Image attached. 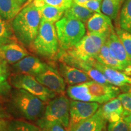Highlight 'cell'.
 Instances as JSON below:
<instances>
[{
	"instance_id": "obj_1",
	"label": "cell",
	"mask_w": 131,
	"mask_h": 131,
	"mask_svg": "<svg viewBox=\"0 0 131 131\" xmlns=\"http://www.w3.org/2000/svg\"><path fill=\"white\" fill-rule=\"evenodd\" d=\"M120 91L119 88L114 85L90 80L79 84L69 86L67 93L73 100L101 104L117 98Z\"/></svg>"
},
{
	"instance_id": "obj_2",
	"label": "cell",
	"mask_w": 131,
	"mask_h": 131,
	"mask_svg": "<svg viewBox=\"0 0 131 131\" xmlns=\"http://www.w3.org/2000/svg\"><path fill=\"white\" fill-rule=\"evenodd\" d=\"M41 20L40 10L33 3L26 6L13 19L12 27L16 38L24 46H32L38 32Z\"/></svg>"
},
{
	"instance_id": "obj_3",
	"label": "cell",
	"mask_w": 131,
	"mask_h": 131,
	"mask_svg": "<svg viewBox=\"0 0 131 131\" xmlns=\"http://www.w3.org/2000/svg\"><path fill=\"white\" fill-rule=\"evenodd\" d=\"M109 33L88 32L74 46L59 52L58 57H64L78 61L88 62L95 60L103 45L106 42Z\"/></svg>"
},
{
	"instance_id": "obj_4",
	"label": "cell",
	"mask_w": 131,
	"mask_h": 131,
	"mask_svg": "<svg viewBox=\"0 0 131 131\" xmlns=\"http://www.w3.org/2000/svg\"><path fill=\"white\" fill-rule=\"evenodd\" d=\"M32 46L36 53L42 57L52 59L58 57L60 46L54 24L41 20L38 32Z\"/></svg>"
},
{
	"instance_id": "obj_5",
	"label": "cell",
	"mask_w": 131,
	"mask_h": 131,
	"mask_svg": "<svg viewBox=\"0 0 131 131\" xmlns=\"http://www.w3.org/2000/svg\"><path fill=\"white\" fill-rule=\"evenodd\" d=\"M59 46L61 50H68L77 44L86 34L83 23L64 16L55 23Z\"/></svg>"
},
{
	"instance_id": "obj_6",
	"label": "cell",
	"mask_w": 131,
	"mask_h": 131,
	"mask_svg": "<svg viewBox=\"0 0 131 131\" xmlns=\"http://www.w3.org/2000/svg\"><path fill=\"white\" fill-rule=\"evenodd\" d=\"M12 103L19 114L29 120L38 119L45 111L44 101L23 89L14 92Z\"/></svg>"
},
{
	"instance_id": "obj_7",
	"label": "cell",
	"mask_w": 131,
	"mask_h": 131,
	"mask_svg": "<svg viewBox=\"0 0 131 131\" xmlns=\"http://www.w3.org/2000/svg\"><path fill=\"white\" fill-rule=\"evenodd\" d=\"M70 101L64 95L52 98L45 110L42 122H59L68 130L69 125Z\"/></svg>"
},
{
	"instance_id": "obj_8",
	"label": "cell",
	"mask_w": 131,
	"mask_h": 131,
	"mask_svg": "<svg viewBox=\"0 0 131 131\" xmlns=\"http://www.w3.org/2000/svg\"><path fill=\"white\" fill-rule=\"evenodd\" d=\"M10 82L16 89H23L43 101L50 100L56 96V93L44 86L32 75L18 73L12 77Z\"/></svg>"
},
{
	"instance_id": "obj_9",
	"label": "cell",
	"mask_w": 131,
	"mask_h": 131,
	"mask_svg": "<svg viewBox=\"0 0 131 131\" xmlns=\"http://www.w3.org/2000/svg\"><path fill=\"white\" fill-rule=\"evenodd\" d=\"M100 105L97 103L72 100L70 102L69 125L68 131L75 126L95 114Z\"/></svg>"
},
{
	"instance_id": "obj_10",
	"label": "cell",
	"mask_w": 131,
	"mask_h": 131,
	"mask_svg": "<svg viewBox=\"0 0 131 131\" xmlns=\"http://www.w3.org/2000/svg\"><path fill=\"white\" fill-rule=\"evenodd\" d=\"M86 63L100 70L111 84L119 88L124 92H126L131 88V76L124 72L108 68L100 63L95 59Z\"/></svg>"
},
{
	"instance_id": "obj_11",
	"label": "cell",
	"mask_w": 131,
	"mask_h": 131,
	"mask_svg": "<svg viewBox=\"0 0 131 131\" xmlns=\"http://www.w3.org/2000/svg\"><path fill=\"white\" fill-rule=\"evenodd\" d=\"M106 42L111 55L123 66L124 72L129 75L131 72V61L114 27L109 32Z\"/></svg>"
},
{
	"instance_id": "obj_12",
	"label": "cell",
	"mask_w": 131,
	"mask_h": 131,
	"mask_svg": "<svg viewBox=\"0 0 131 131\" xmlns=\"http://www.w3.org/2000/svg\"><path fill=\"white\" fill-rule=\"evenodd\" d=\"M41 84L57 94H63L65 91L66 82L58 70L47 65L41 73L35 77Z\"/></svg>"
},
{
	"instance_id": "obj_13",
	"label": "cell",
	"mask_w": 131,
	"mask_h": 131,
	"mask_svg": "<svg viewBox=\"0 0 131 131\" xmlns=\"http://www.w3.org/2000/svg\"><path fill=\"white\" fill-rule=\"evenodd\" d=\"M47 65L37 57L26 56L15 63L13 68L16 73L30 75L35 77L45 69Z\"/></svg>"
},
{
	"instance_id": "obj_14",
	"label": "cell",
	"mask_w": 131,
	"mask_h": 131,
	"mask_svg": "<svg viewBox=\"0 0 131 131\" xmlns=\"http://www.w3.org/2000/svg\"><path fill=\"white\" fill-rule=\"evenodd\" d=\"M28 55V52L23 46L16 41L0 46V57L9 64L17 63Z\"/></svg>"
},
{
	"instance_id": "obj_15",
	"label": "cell",
	"mask_w": 131,
	"mask_h": 131,
	"mask_svg": "<svg viewBox=\"0 0 131 131\" xmlns=\"http://www.w3.org/2000/svg\"><path fill=\"white\" fill-rule=\"evenodd\" d=\"M59 70L66 83L70 86L79 84L92 80L83 70L66 63H60Z\"/></svg>"
},
{
	"instance_id": "obj_16",
	"label": "cell",
	"mask_w": 131,
	"mask_h": 131,
	"mask_svg": "<svg viewBox=\"0 0 131 131\" xmlns=\"http://www.w3.org/2000/svg\"><path fill=\"white\" fill-rule=\"evenodd\" d=\"M86 23L89 32L106 34L113 28L111 19L102 13H94Z\"/></svg>"
},
{
	"instance_id": "obj_17",
	"label": "cell",
	"mask_w": 131,
	"mask_h": 131,
	"mask_svg": "<svg viewBox=\"0 0 131 131\" xmlns=\"http://www.w3.org/2000/svg\"><path fill=\"white\" fill-rule=\"evenodd\" d=\"M103 117L109 123L119 121L123 117L124 109L118 98H115L100 107Z\"/></svg>"
},
{
	"instance_id": "obj_18",
	"label": "cell",
	"mask_w": 131,
	"mask_h": 131,
	"mask_svg": "<svg viewBox=\"0 0 131 131\" xmlns=\"http://www.w3.org/2000/svg\"><path fill=\"white\" fill-rule=\"evenodd\" d=\"M106 123L99 107L94 115L77 124L70 131H101L106 127Z\"/></svg>"
},
{
	"instance_id": "obj_19",
	"label": "cell",
	"mask_w": 131,
	"mask_h": 131,
	"mask_svg": "<svg viewBox=\"0 0 131 131\" xmlns=\"http://www.w3.org/2000/svg\"><path fill=\"white\" fill-rule=\"evenodd\" d=\"M22 4L20 0H0V17L7 21L14 19Z\"/></svg>"
},
{
	"instance_id": "obj_20",
	"label": "cell",
	"mask_w": 131,
	"mask_h": 131,
	"mask_svg": "<svg viewBox=\"0 0 131 131\" xmlns=\"http://www.w3.org/2000/svg\"><path fill=\"white\" fill-rule=\"evenodd\" d=\"M95 59L100 63L106 66L108 68L120 70L124 72V69L123 66L111 55L106 42L101 47L100 50Z\"/></svg>"
},
{
	"instance_id": "obj_21",
	"label": "cell",
	"mask_w": 131,
	"mask_h": 131,
	"mask_svg": "<svg viewBox=\"0 0 131 131\" xmlns=\"http://www.w3.org/2000/svg\"><path fill=\"white\" fill-rule=\"evenodd\" d=\"M94 14L93 11L73 2L71 6L65 10L64 16L77 19L84 23H86Z\"/></svg>"
},
{
	"instance_id": "obj_22",
	"label": "cell",
	"mask_w": 131,
	"mask_h": 131,
	"mask_svg": "<svg viewBox=\"0 0 131 131\" xmlns=\"http://www.w3.org/2000/svg\"><path fill=\"white\" fill-rule=\"evenodd\" d=\"M41 20L54 23L60 20L64 14L65 10L49 5L45 4L40 9Z\"/></svg>"
},
{
	"instance_id": "obj_23",
	"label": "cell",
	"mask_w": 131,
	"mask_h": 131,
	"mask_svg": "<svg viewBox=\"0 0 131 131\" xmlns=\"http://www.w3.org/2000/svg\"><path fill=\"white\" fill-rule=\"evenodd\" d=\"M124 0H103L101 11L111 19H115Z\"/></svg>"
},
{
	"instance_id": "obj_24",
	"label": "cell",
	"mask_w": 131,
	"mask_h": 131,
	"mask_svg": "<svg viewBox=\"0 0 131 131\" xmlns=\"http://www.w3.org/2000/svg\"><path fill=\"white\" fill-rule=\"evenodd\" d=\"M121 29L131 34V0H126L119 18Z\"/></svg>"
},
{
	"instance_id": "obj_25",
	"label": "cell",
	"mask_w": 131,
	"mask_h": 131,
	"mask_svg": "<svg viewBox=\"0 0 131 131\" xmlns=\"http://www.w3.org/2000/svg\"><path fill=\"white\" fill-rule=\"evenodd\" d=\"M12 26L8 23L7 20L0 17V46L9 42L15 41Z\"/></svg>"
},
{
	"instance_id": "obj_26",
	"label": "cell",
	"mask_w": 131,
	"mask_h": 131,
	"mask_svg": "<svg viewBox=\"0 0 131 131\" xmlns=\"http://www.w3.org/2000/svg\"><path fill=\"white\" fill-rule=\"evenodd\" d=\"M7 63L0 57V95L7 94L10 89V86L7 81L9 70Z\"/></svg>"
},
{
	"instance_id": "obj_27",
	"label": "cell",
	"mask_w": 131,
	"mask_h": 131,
	"mask_svg": "<svg viewBox=\"0 0 131 131\" xmlns=\"http://www.w3.org/2000/svg\"><path fill=\"white\" fill-rule=\"evenodd\" d=\"M72 3L73 0H34L33 1V4L38 9L47 4L64 10L69 8Z\"/></svg>"
},
{
	"instance_id": "obj_28",
	"label": "cell",
	"mask_w": 131,
	"mask_h": 131,
	"mask_svg": "<svg viewBox=\"0 0 131 131\" xmlns=\"http://www.w3.org/2000/svg\"><path fill=\"white\" fill-rule=\"evenodd\" d=\"M7 131H40L34 124L21 120H13L8 124Z\"/></svg>"
},
{
	"instance_id": "obj_29",
	"label": "cell",
	"mask_w": 131,
	"mask_h": 131,
	"mask_svg": "<svg viewBox=\"0 0 131 131\" xmlns=\"http://www.w3.org/2000/svg\"><path fill=\"white\" fill-rule=\"evenodd\" d=\"M116 34L122 42L129 59L131 61V34L122 29L117 28Z\"/></svg>"
},
{
	"instance_id": "obj_30",
	"label": "cell",
	"mask_w": 131,
	"mask_h": 131,
	"mask_svg": "<svg viewBox=\"0 0 131 131\" xmlns=\"http://www.w3.org/2000/svg\"><path fill=\"white\" fill-rule=\"evenodd\" d=\"M38 124L44 131H68L59 122H42L39 120Z\"/></svg>"
},
{
	"instance_id": "obj_31",
	"label": "cell",
	"mask_w": 131,
	"mask_h": 131,
	"mask_svg": "<svg viewBox=\"0 0 131 131\" xmlns=\"http://www.w3.org/2000/svg\"><path fill=\"white\" fill-rule=\"evenodd\" d=\"M117 98L120 100L124 109L123 117L131 114V95L127 92L119 94Z\"/></svg>"
},
{
	"instance_id": "obj_32",
	"label": "cell",
	"mask_w": 131,
	"mask_h": 131,
	"mask_svg": "<svg viewBox=\"0 0 131 131\" xmlns=\"http://www.w3.org/2000/svg\"><path fill=\"white\" fill-rule=\"evenodd\" d=\"M107 131H130L128 124L123 118L114 123H109Z\"/></svg>"
},
{
	"instance_id": "obj_33",
	"label": "cell",
	"mask_w": 131,
	"mask_h": 131,
	"mask_svg": "<svg viewBox=\"0 0 131 131\" xmlns=\"http://www.w3.org/2000/svg\"><path fill=\"white\" fill-rule=\"evenodd\" d=\"M83 7L91 10L94 12L101 14V1L98 0H89L85 3Z\"/></svg>"
},
{
	"instance_id": "obj_34",
	"label": "cell",
	"mask_w": 131,
	"mask_h": 131,
	"mask_svg": "<svg viewBox=\"0 0 131 131\" xmlns=\"http://www.w3.org/2000/svg\"><path fill=\"white\" fill-rule=\"evenodd\" d=\"M7 125L6 119L0 117V131H7Z\"/></svg>"
},
{
	"instance_id": "obj_35",
	"label": "cell",
	"mask_w": 131,
	"mask_h": 131,
	"mask_svg": "<svg viewBox=\"0 0 131 131\" xmlns=\"http://www.w3.org/2000/svg\"><path fill=\"white\" fill-rule=\"evenodd\" d=\"M123 118L124 119V121L128 124L129 128H130L131 131V114L127 115L126 116H124V117H123Z\"/></svg>"
},
{
	"instance_id": "obj_36",
	"label": "cell",
	"mask_w": 131,
	"mask_h": 131,
	"mask_svg": "<svg viewBox=\"0 0 131 131\" xmlns=\"http://www.w3.org/2000/svg\"><path fill=\"white\" fill-rule=\"evenodd\" d=\"M89 1V0H73V2L75 3V4L79 5V6H84V5L85 4L87 1Z\"/></svg>"
},
{
	"instance_id": "obj_37",
	"label": "cell",
	"mask_w": 131,
	"mask_h": 131,
	"mask_svg": "<svg viewBox=\"0 0 131 131\" xmlns=\"http://www.w3.org/2000/svg\"><path fill=\"white\" fill-rule=\"evenodd\" d=\"M127 92V93H128V94H130V95H131V88H130V89H129V91H127V92Z\"/></svg>"
},
{
	"instance_id": "obj_38",
	"label": "cell",
	"mask_w": 131,
	"mask_h": 131,
	"mask_svg": "<svg viewBox=\"0 0 131 131\" xmlns=\"http://www.w3.org/2000/svg\"><path fill=\"white\" fill-rule=\"evenodd\" d=\"M26 1H27V0H20V1H21V3H23H23H24V2H26Z\"/></svg>"
},
{
	"instance_id": "obj_39",
	"label": "cell",
	"mask_w": 131,
	"mask_h": 131,
	"mask_svg": "<svg viewBox=\"0 0 131 131\" xmlns=\"http://www.w3.org/2000/svg\"><path fill=\"white\" fill-rule=\"evenodd\" d=\"M101 131H106V129H105V127H104V129H103V130H101Z\"/></svg>"
},
{
	"instance_id": "obj_40",
	"label": "cell",
	"mask_w": 131,
	"mask_h": 131,
	"mask_svg": "<svg viewBox=\"0 0 131 131\" xmlns=\"http://www.w3.org/2000/svg\"><path fill=\"white\" fill-rule=\"evenodd\" d=\"M129 76H131V72H130V73H129Z\"/></svg>"
}]
</instances>
